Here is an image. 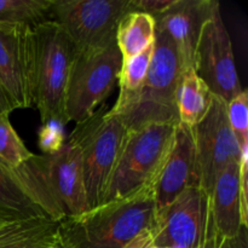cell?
Returning <instances> with one entry per match:
<instances>
[{"instance_id": "21", "label": "cell", "mask_w": 248, "mask_h": 248, "mask_svg": "<svg viewBox=\"0 0 248 248\" xmlns=\"http://www.w3.org/2000/svg\"><path fill=\"white\" fill-rule=\"evenodd\" d=\"M53 0H0V24L33 26L50 19Z\"/></svg>"}, {"instance_id": "30", "label": "cell", "mask_w": 248, "mask_h": 248, "mask_svg": "<svg viewBox=\"0 0 248 248\" xmlns=\"http://www.w3.org/2000/svg\"><path fill=\"white\" fill-rule=\"evenodd\" d=\"M5 223H9V222H6V220H5V219H2V218H0V225L5 224Z\"/></svg>"}, {"instance_id": "6", "label": "cell", "mask_w": 248, "mask_h": 248, "mask_svg": "<svg viewBox=\"0 0 248 248\" xmlns=\"http://www.w3.org/2000/svg\"><path fill=\"white\" fill-rule=\"evenodd\" d=\"M176 126L150 124L128 131L102 203L153 186L172 147Z\"/></svg>"}, {"instance_id": "17", "label": "cell", "mask_w": 248, "mask_h": 248, "mask_svg": "<svg viewBox=\"0 0 248 248\" xmlns=\"http://www.w3.org/2000/svg\"><path fill=\"white\" fill-rule=\"evenodd\" d=\"M58 222L46 217L0 225V248H58Z\"/></svg>"}, {"instance_id": "25", "label": "cell", "mask_w": 248, "mask_h": 248, "mask_svg": "<svg viewBox=\"0 0 248 248\" xmlns=\"http://www.w3.org/2000/svg\"><path fill=\"white\" fill-rule=\"evenodd\" d=\"M174 0H132V5L135 11L144 12V14L150 15L154 18L157 15L166 11Z\"/></svg>"}, {"instance_id": "23", "label": "cell", "mask_w": 248, "mask_h": 248, "mask_svg": "<svg viewBox=\"0 0 248 248\" xmlns=\"http://www.w3.org/2000/svg\"><path fill=\"white\" fill-rule=\"evenodd\" d=\"M227 115L240 149L248 148V93L246 90L227 103Z\"/></svg>"}, {"instance_id": "15", "label": "cell", "mask_w": 248, "mask_h": 248, "mask_svg": "<svg viewBox=\"0 0 248 248\" xmlns=\"http://www.w3.org/2000/svg\"><path fill=\"white\" fill-rule=\"evenodd\" d=\"M210 208L218 236L229 239L239 234L244 227L240 198V161L230 162L217 177L210 195Z\"/></svg>"}, {"instance_id": "4", "label": "cell", "mask_w": 248, "mask_h": 248, "mask_svg": "<svg viewBox=\"0 0 248 248\" xmlns=\"http://www.w3.org/2000/svg\"><path fill=\"white\" fill-rule=\"evenodd\" d=\"M183 73L174 44L167 34L155 29L154 51L144 84L135 103L116 115L127 131L150 124L178 125L176 99Z\"/></svg>"}, {"instance_id": "10", "label": "cell", "mask_w": 248, "mask_h": 248, "mask_svg": "<svg viewBox=\"0 0 248 248\" xmlns=\"http://www.w3.org/2000/svg\"><path fill=\"white\" fill-rule=\"evenodd\" d=\"M194 72L211 93L229 103L241 93L234 52L220 9L203 23L194 53Z\"/></svg>"}, {"instance_id": "18", "label": "cell", "mask_w": 248, "mask_h": 248, "mask_svg": "<svg viewBox=\"0 0 248 248\" xmlns=\"http://www.w3.org/2000/svg\"><path fill=\"white\" fill-rule=\"evenodd\" d=\"M213 94L195 74L194 69L183 73L177 91V113L179 124L193 128L208 113Z\"/></svg>"}, {"instance_id": "26", "label": "cell", "mask_w": 248, "mask_h": 248, "mask_svg": "<svg viewBox=\"0 0 248 248\" xmlns=\"http://www.w3.org/2000/svg\"><path fill=\"white\" fill-rule=\"evenodd\" d=\"M218 248H247V228L242 227L239 234L229 239L220 237Z\"/></svg>"}, {"instance_id": "1", "label": "cell", "mask_w": 248, "mask_h": 248, "mask_svg": "<svg viewBox=\"0 0 248 248\" xmlns=\"http://www.w3.org/2000/svg\"><path fill=\"white\" fill-rule=\"evenodd\" d=\"M155 224L153 186L58 222L62 248H124Z\"/></svg>"}, {"instance_id": "32", "label": "cell", "mask_w": 248, "mask_h": 248, "mask_svg": "<svg viewBox=\"0 0 248 248\" xmlns=\"http://www.w3.org/2000/svg\"><path fill=\"white\" fill-rule=\"evenodd\" d=\"M58 248H62V247H61V246H60V247H58Z\"/></svg>"}, {"instance_id": "20", "label": "cell", "mask_w": 248, "mask_h": 248, "mask_svg": "<svg viewBox=\"0 0 248 248\" xmlns=\"http://www.w3.org/2000/svg\"><path fill=\"white\" fill-rule=\"evenodd\" d=\"M153 51L154 43L137 56H133L128 60H123L118 80L120 84V93L115 106L109 110V113L113 115H120L135 103L147 78Z\"/></svg>"}, {"instance_id": "5", "label": "cell", "mask_w": 248, "mask_h": 248, "mask_svg": "<svg viewBox=\"0 0 248 248\" xmlns=\"http://www.w3.org/2000/svg\"><path fill=\"white\" fill-rule=\"evenodd\" d=\"M127 132L121 119L109 113L103 107L94 111L87 120L77 124V127L69 136L80 148L89 210L103 202Z\"/></svg>"}, {"instance_id": "29", "label": "cell", "mask_w": 248, "mask_h": 248, "mask_svg": "<svg viewBox=\"0 0 248 248\" xmlns=\"http://www.w3.org/2000/svg\"><path fill=\"white\" fill-rule=\"evenodd\" d=\"M219 240L220 236H218L215 228H213V229L207 234L205 241H203L198 248H218V246H219Z\"/></svg>"}, {"instance_id": "19", "label": "cell", "mask_w": 248, "mask_h": 248, "mask_svg": "<svg viewBox=\"0 0 248 248\" xmlns=\"http://www.w3.org/2000/svg\"><path fill=\"white\" fill-rule=\"evenodd\" d=\"M154 39L155 21L150 15L131 11L119 22L115 41L123 60L137 56L152 45Z\"/></svg>"}, {"instance_id": "31", "label": "cell", "mask_w": 248, "mask_h": 248, "mask_svg": "<svg viewBox=\"0 0 248 248\" xmlns=\"http://www.w3.org/2000/svg\"><path fill=\"white\" fill-rule=\"evenodd\" d=\"M149 248H156V247H154V246H150Z\"/></svg>"}, {"instance_id": "9", "label": "cell", "mask_w": 248, "mask_h": 248, "mask_svg": "<svg viewBox=\"0 0 248 248\" xmlns=\"http://www.w3.org/2000/svg\"><path fill=\"white\" fill-rule=\"evenodd\" d=\"M213 228L210 196L200 186H191L155 215L150 234L156 248H198Z\"/></svg>"}, {"instance_id": "27", "label": "cell", "mask_w": 248, "mask_h": 248, "mask_svg": "<svg viewBox=\"0 0 248 248\" xmlns=\"http://www.w3.org/2000/svg\"><path fill=\"white\" fill-rule=\"evenodd\" d=\"M150 246H153L152 234H150V232H145L136 237L135 240H132L127 246L124 248H149Z\"/></svg>"}, {"instance_id": "13", "label": "cell", "mask_w": 248, "mask_h": 248, "mask_svg": "<svg viewBox=\"0 0 248 248\" xmlns=\"http://www.w3.org/2000/svg\"><path fill=\"white\" fill-rule=\"evenodd\" d=\"M220 9L215 0H174L166 11L154 17L155 29L174 44L183 72L193 69L194 53L203 23Z\"/></svg>"}, {"instance_id": "14", "label": "cell", "mask_w": 248, "mask_h": 248, "mask_svg": "<svg viewBox=\"0 0 248 248\" xmlns=\"http://www.w3.org/2000/svg\"><path fill=\"white\" fill-rule=\"evenodd\" d=\"M0 24V85L14 109L31 106L27 75V28Z\"/></svg>"}, {"instance_id": "2", "label": "cell", "mask_w": 248, "mask_h": 248, "mask_svg": "<svg viewBox=\"0 0 248 248\" xmlns=\"http://www.w3.org/2000/svg\"><path fill=\"white\" fill-rule=\"evenodd\" d=\"M78 48L64 29L52 19L27 28V75L31 106L41 123L68 124L65 93Z\"/></svg>"}, {"instance_id": "12", "label": "cell", "mask_w": 248, "mask_h": 248, "mask_svg": "<svg viewBox=\"0 0 248 248\" xmlns=\"http://www.w3.org/2000/svg\"><path fill=\"white\" fill-rule=\"evenodd\" d=\"M191 186H200L193 131L178 124L174 128L171 149L153 183L155 215L171 205L182 191Z\"/></svg>"}, {"instance_id": "22", "label": "cell", "mask_w": 248, "mask_h": 248, "mask_svg": "<svg viewBox=\"0 0 248 248\" xmlns=\"http://www.w3.org/2000/svg\"><path fill=\"white\" fill-rule=\"evenodd\" d=\"M33 155L14 130L9 115H0V160L7 166L17 169Z\"/></svg>"}, {"instance_id": "7", "label": "cell", "mask_w": 248, "mask_h": 248, "mask_svg": "<svg viewBox=\"0 0 248 248\" xmlns=\"http://www.w3.org/2000/svg\"><path fill=\"white\" fill-rule=\"evenodd\" d=\"M123 57L116 41L101 48L78 50L65 93L68 123L87 120L119 80Z\"/></svg>"}, {"instance_id": "11", "label": "cell", "mask_w": 248, "mask_h": 248, "mask_svg": "<svg viewBox=\"0 0 248 248\" xmlns=\"http://www.w3.org/2000/svg\"><path fill=\"white\" fill-rule=\"evenodd\" d=\"M191 131L199 182L210 196L216 179L224 167L230 162L240 161L241 157V149L228 121L227 103L213 96L208 113Z\"/></svg>"}, {"instance_id": "16", "label": "cell", "mask_w": 248, "mask_h": 248, "mask_svg": "<svg viewBox=\"0 0 248 248\" xmlns=\"http://www.w3.org/2000/svg\"><path fill=\"white\" fill-rule=\"evenodd\" d=\"M36 217L48 218L17 169L0 160V218L14 222Z\"/></svg>"}, {"instance_id": "24", "label": "cell", "mask_w": 248, "mask_h": 248, "mask_svg": "<svg viewBox=\"0 0 248 248\" xmlns=\"http://www.w3.org/2000/svg\"><path fill=\"white\" fill-rule=\"evenodd\" d=\"M63 126L58 121H47L39 130V148L44 154H53L62 149L65 143Z\"/></svg>"}, {"instance_id": "28", "label": "cell", "mask_w": 248, "mask_h": 248, "mask_svg": "<svg viewBox=\"0 0 248 248\" xmlns=\"http://www.w3.org/2000/svg\"><path fill=\"white\" fill-rule=\"evenodd\" d=\"M12 110H14V107H12L5 90L0 85V115H9Z\"/></svg>"}, {"instance_id": "3", "label": "cell", "mask_w": 248, "mask_h": 248, "mask_svg": "<svg viewBox=\"0 0 248 248\" xmlns=\"http://www.w3.org/2000/svg\"><path fill=\"white\" fill-rule=\"evenodd\" d=\"M17 171L51 219L60 222L89 210L80 148L72 138L57 153L33 155Z\"/></svg>"}, {"instance_id": "8", "label": "cell", "mask_w": 248, "mask_h": 248, "mask_svg": "<svg viewBox=\"0 0 248 248\" xmlns=\"http://www.w3.org/2000/svg\"><path fill=\"white\" fill-rule=\"evenodd\" d=\"M131 11L132 0H53L50 19L64 29L78 50H90L114 43L119 22Z\"/></svg>"}]
</instances>
